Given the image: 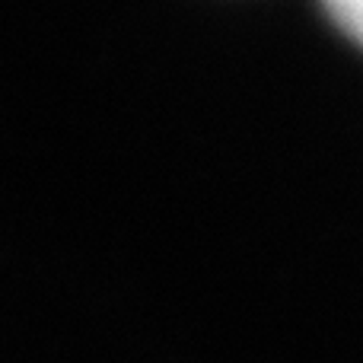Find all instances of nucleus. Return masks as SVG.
<instances>
[{
	"mask_svg": "<svg viewBox=\"0 0 363 363\" xmlns=\"http://www.w3.org/2000/svg\"><path fill=\"white\" fill-rule=\"evenodd\" d=\"M332 19L354 38L363 45V0H325Z\"/></svg>",
	"mask_w": 363,
	"mask_h": 363,
	"instance_id": "1",
	"label": "nucleus"
}]
</instances>
